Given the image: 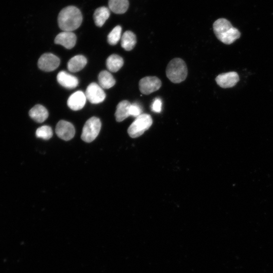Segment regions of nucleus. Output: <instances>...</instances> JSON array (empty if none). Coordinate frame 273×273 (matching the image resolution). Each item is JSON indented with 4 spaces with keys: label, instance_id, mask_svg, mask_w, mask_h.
Listing matches in <instances>:
<instances>
[{
    "label": "nucleus",
    "instance_id": "a211bd4d",
    "mask_svg": "<svg viewBox=\"0 0 273 273\" xmlns=\"http://www.w3.org/2000/svg\"><path fill=\"white\" fill-rule=\"evenodd\" d=\"M109 10L116 14H124L128 9V0H109Z\"/></svg>",
    "mask_w": 273,
    "mask_h": 273
},
{
    "label": "nucleus",
    "instance_id": "2eb2a0df",
    "mask_svg": "<svg viewBox=\"0 0 273 273\" xmlns=\"http://www.w3.org/2000/svg\"><path fill=\"white\" fill-rule=\"evenodd\" d=\"M131 106V103L127 100L122 101L118 104L115 114L117 122H122L130 116Z\"/></svg>",
    "mask_w": 273,
    "mask_h": 273
},
{
    "label": "nucleus",
    "instance_id": "393cba45",
    "mask_svg": "<svg viewBox=\"0 0 273 273\" xmlns=\"http://www.w3.org/2000/svg\"><path fill=\"white\" fill-rule=\"evenodd\" d=\"M162 101L160 98H156L151 105V110L155 113H160L162 109Z\"/></svg>",
    "mask_w": 273,
    "mask_h": 273
},
{
    "label": "nucleus",
    "instance_id": "4be33fe9",
    "mask_svg": "<svg viewBox=\"0 0 273 273\" xmlns=\"http://www.w3.org/2000/svg\"><path fill=\"white\" fill-rule=\"evenodd\" d=\"M122 28L120 25H118L109 34L107 37V41L111 45H117L121 39Z\"/></svg>",
    "mask_w": 273,
    "mask_h": 273
},
{
    "label": "nucleus",
    "instance_id": "f03ea898",
    "mask_svg": "<svg viewBox=\"0 0 273 273\" xmlns=\"http://www.w3.org/2000/svg\"><path fill=\"white\" fill-rule=\"evenodd\" d=\"M214 33L218 40L226 45H231L241 37L238 29L225 18L216 20L213 24Z\"/></svg>",
    "mask_w": 273,
    "mask_h": 273
},
{
    "label": "nucleus",
    "instance_id": "4468645a",
    "mask_svg": "<svg viewBox=\"0 0 273 273\" xmlns=\"http://www.w3.org/2000/svg\"><path fill=\"white\" fill-rule=\"evenodd\" d=\"M29 115L37 123H42L48 119L49 113L44 106L39 104L31 109Z\"/></svg>",
    "mask_w": 273,
    "mask_h": 273
},
{
    "label": "nucleus",
    "instance_id": "7ed1b4c3",
    "mask_svg": "<svg viewBox=\"0 0 273 273\" xmlns=\"http://www.w3.org/2000/svg\"><path fill=\"white\" fill-rule=\"evenodd\" d=\"M168 78L173 83L178 84L184 81L188 75V69L186 63L181 59L172 60L166 69Z\"/></svg>",
    "mask_w": 273,
    "mask_h": 273
},
{
    "label": "nucleus",
    "instance_id": "9b49d317",
    "mask_svg": "<svg viewBox=\"0 0 273 273\" xmlns=\"http://www.w3.org/2000/svg\"><path fill=\"white\" fill-rule=\"evenodd\" d=\"M87 100L85 94L80 91L72 94L68 100V105L74 111L80 110L84 107Z\"/></svg>",
    "mask_w": 273,
    "mask_h": 273
},
{
    "label": "nucleus",
    "instance_id": "0eeeda50",
    "mask_svg": "<svg viewBox=\"0 0 273 273\" xmlns=\"http://www.w3.org/2000/svg\"><path fill=\"white\" fill-rule=\"evenodd\" d=\"M60 59L51 53L42 55L38 61L39 68L43 71L50 72L57 69L60 65Z\"/></svg>",
    "mask_w": 273,
    "mask_h": 273
},
{
    "label": "nucleus",
    "instance_id": "f8f14e48",
    "mask_svg": "<svg viewBox=\"0 0 273 273\" xmlns=\"http://www.w3.org/2000/svg\"><path fill=\"white\" fill-rule=\"evenodd\" d=\"M76 42V36L72 32L64 31L59 34L55 39V43L62 45L68 49L73 48Z\"/></svg>",
    "mask_w": 273,
    "mask_h": 273
},
{
    "label": "nucleus",
    "instance_id": "9d476101",
    "mask_svg": "<svg viewBox=\"0 0 273 273\" xmlns=\"http://www.w3.org/2000/svg\"><path fill=\"white\" fill-rule=\"evenodd\" d=\"M56 133L59 137L65 140L69 141L72 139L75 135V128L73 125L67 121H60L56 127Z\"/></svg>",
    "mask_w": 273,
    "mask_h": 273
},
{
    "label": "nucleus",
    "instance_id": "6e6552de",
    "mask_svg": "<svg viewBox=\"0 0 273 273\" xmlns=\"http://www.w3.org/2000/svg\"><path fill=\"white\" fill-rule=\"evenodd\" d=\"M85 95L87 99L92 104H99L104 101L106 94L103 89L95 83H92L87 87Z\"/></svg>",
    "mask_w": 273,
    "mask_h": 273
},
{
    "label": "nucleus",
    "instance_id": "dca6fc26",
    "mask_svg": "<svg viewBox=\"0 0 273 273\" xmlns=\"http://www.w3.org/2000/svg\"><path fill=\"white\" fill-rule=\"evenodd\" d=\"M87 64V60L84 56H76L69 61L68 68L70 72H76L83 69Z\"/></svg>",
    "mask_w": 273,
    "mask_h": 273
},
{
    "label": "nucleus",
    "instance_id": "412c9836",
    "mask_svg": "<svg viewBox=\"0 0 273 273\" xmlns=\"http://www.w3.org/2000/svg\"><path fill=\"white\" fill-rule=\"evenodd\" d=\"M136 43V36L131 31H126L121 38V46L126 51H129L133 50Z\"/></svg>",
    "mask_w": 273,
    "mask_h": 273
},
{
    "label": "nucleus",
    "instance_id": "423d86ee",
    "mask_svg": "<svg viewBox=\"0 0 273 273\" xmlns=\"http://www.w3.org/2000/svg\"><path fill=\"white\" fill-rule=\"evenodd\" d=\"M160 79L156 76H146L139 81V90L144 95H149L158 90L161 87Z\"/></svg>",
    "mask_w": 273,
    "mask_h": 273
},
{
    "label": "nucleus",
    "instance_id": "39448f33",
    "mask_svg": "<svg viewBox=\"0 0 273 273\" xmlns=\"http://www.w3.org/2000/svg\"><path fill=\"white\" fill-rule=\"evenodd\" d=\"M101 128L100 120L96 117L89 119L85 123L81 138L87 143L93 141L98 136Z\"/></svg>",
    "mask_w": 273,
    "mask_h": 273
},
{
    "label": "nucleus",
    "instance_id": "b1692460",
    "mask_svg": "<svg viewBox=\"0 0 273 273\" xmlns=\"http://www.w3.org/2000/svg\"><path fill=\"white\" fill-rule=\"evenodd\" d=\"M142 109L141 107L138 103H134L131 104L130 110V116L137 118L142 114Z\"/></svg>",
    "mask_w": 273,
    "mask_h": 273
},
{
    "label": "nucleus",
    "instance_id": "6ab92c4d",
    "mask_svg": "<svg viewBox=\"0 0 273 273\" xmlns=\"http://www.w3.org/2000/svg\"><path fill=\"white\" fill-rule=\"evenodd\" d=\"M123 59L117 54H113L106 61V67L109 71L112 72L118 71L124 66Z\"/></svg>",
    "mask_w": 273,
    "mask_h": 273
},
{
    "label": "nucleus",
    "instance_id": "ddd939ff",
    "mask_svg": "<svg viewBox=\"0 0 273 273\" xmlns=\"http://www.w3.org/2000/svg\"><path fill=\"white\" fill-rule=\"evenodd\" d=\"M57 79L59 84L67 89H73L78 85L77 78L65 71L59 73Z\"/></svg>",
    "mask_w": 273,
    "mask_h": 273
},
{
    "label": "nucleus",
    "instance_id": "aec40b11",
    "mask_svg": "<svg viewBox=\"0 0 273 273\" xmlns=\"http://www.w3.org/2000/svg\"><path fill=\"white\" fill-rule=\"evenodd\" d=\"M110 15V10L107 7H101L97 8L93 16L95 24L98 27H102Z\"/></svg>",
    "mask_w": 273,
    "mask_h": 273
},
{
    "label": "nucleus",
    "instance_id": "f3484780",
    "mask_svg": "<svg viewBox=\"0 0 273 273\" xmlns=\"http://www.w3.org/2000/svg\"><path fill=\"white\" fill-rule=\"evenodd\" d=\"M99 85L104 89L112 88L116 84V80L113 75L106 70L102 71L98 75Z\"/></svg>",
    "mask_w": 273,
    "mask_h": 273
},
{
    "label": "nucleus",
    "instance_id": "1a4fd4ad",
    "mask_svg": "<svg viewBox=\"0 0 273 273\" xmlns=\"http://www.w3.org/2000/svg\"><path fill=\"white\" fill-rule=\"evenodd\" d=\"M239 79L238 74L236 72L231 71L218 75L216 77L215 81L218 86L226 89L235 86Z\"/></svg>",
    "mask_w": 273,
    "mask_h": 273
},
{
    "label": "nucleus",
    "instance_id": "20e7f679",
    "mask_svg": "<svg viewBox=\"0 0 273 273\" xmlns=\"http://www.w3.org/2000/svg\"><path fill=\"white\" fill-rule=\"evenodd\" d=\"M153 120L150 115L146 114H141L136 118L128 130V133L131 137H139L148 130L152 126Z\"/></svg>",
    "mask_w": 273,
    "mask_h": 273
},
{
    "label": "nucleus",
    "instance_id": "5701e85b",
    "mask_svg": "<svg viewBox=\"0 0 273 273\" xmlns=\"http://www.w3.org/2000/svg\"><path fill=\"white\" fill-rule=\"evenodd\" d=\"M36 135L38 138L49 140L52 138L53 131L50 127L43 126L37 129Z\"/></svg>",
    "mask_w": 273,
    "mask_h": 273
},
{
    "label": "nucleus",
    "instance_id": "f257e3e1",
    "mask_svg": "<svg viewBox=\"0 0 273 273\" xmlns=\"http://www.w3.org/2000/svg\"><path fill=\"white\" fill-rule=\"evenodd\" d=\"M83 21V15L76 7L68 6L63 9L58 17L60 29L65 32H72L77 29Z\"/></svg>",
    "mask_w": 273,
    "mask_h": 273
}]
</instances>
